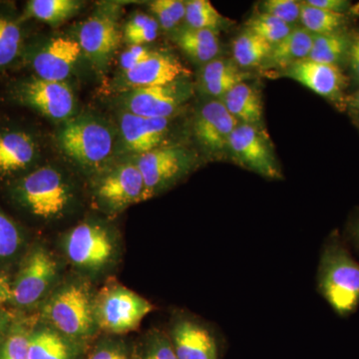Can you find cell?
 Here are the masks:
<instances>
[{"label": "cell", "instance_id": "cell-1", "mask_svg": "<svg viewBox=\"0 0 359 359\" xmlns=\"http://www.w3.org/2000/svg\"><path fill=\"white\" fill-rule=\"evenodd\" d=\"M316 289L339 318H349L358 311L359 263L337 231L321 247Z\"/></svg>", "mask_w": 359, "mask_h": 359}, {"label": "cell", "instance_id": "cell-2", "mask_svg": "<svg viewBox=\"0 0 359 359\" xmlns=\"http://www.w3.org/2000/svg\"><path fill=\"white\" fill-rule=\"evenodd\" d=\"M16 196L34 216L59 218L69 207L70 187L62 174L52 167H41L25 175L15 188Z\"/></svg>", "mask_w": 359, "mask_h": 359}, {"label": "cell", "instance_id": "cell-3", "mask_svg": "<svg viewBox=\"0 0 359 359\" xmlns=\"http://www.w3.org/2000/svg\"><path fill=\"white\" fill-rule=\"evenodd\" d=\"M153 309L147 299L120 285H108L93 301L96 325L111 334L136 330Z\"/></svg>", "mask_w": 359, "mask_h": 359}, {"label": "cell", "instance_id": "cell-4", "mask_svg": "<svg viewBox=\"0 0 359 359\" xmlns=\"http://www.w3.org/2000/svg\"><path fill=\"white\" fill-rule=\"evenodd\" d=\"M45 316L58 332L81 339L95 327L93 299L85 283H68L52 295L45 306Z\"/></svg>", "mask_w": 359, "mask_h": 359}, {"label": "cell", "instance_id": "cell-5", "mask_svg": "<svg viewBox=\"0 0 359 359\" xmlns=\"http://www.w3.org/2000/svg\"><path fill=\"white\" fill-rule=\"evenodd\" d=\"M66 154L85 166H97L112 154L114 138L103 123L90 118L71 120L59 133Z\"/></svg>", "mask_w": 359, "mask_h": 359}, {"label": "cell", "instance_id": "cell-6", "mask_svg": "<svg viewBox=\"0 0 359 359\" xmlns=\"http://www.w3.org/2000/svg\"><path fill=\"white\" fill-rule=\"evenodd\" d=\"M228 150L240 166L271 180L283 178L269 139L259 126L238 123L231 135Z\"/></svg>", "mask_w": 359, "mask_h": 359}, {"label": "cell", "instance_id": "cell-7", "mask_svg": "<svg viewBox=\"0 0 359 359\" xmlns=\"http://www.w3.org/2000/svg\"><path fill=\"white\" fill-rule=\"evenodd\" d=\"M136 165L143 177L149 200L188 173L193 161L185 149L158 147L140 155Z\"/></svg>", "mask_w": 359, "mask_h": 359}, {"label": "cell", "instance_id": "cell-8", "mask_svg": "<svg viewBox=\"0 0 359 359\" xmlns=\"http://www.w3.org/2000/svg\"><path fill=\"white\" fill-rule=\"evenodd\" d=\"M13 94L18 102L50 119L65 120L75 109L74 94L65 82L32 78L16 85Z\"/></svg>", "mask_w": 359, "mask_h": 359}, {"label": "cell", "instance_id": "cell-9", "mask_svg": "<svg viewBox=\"0 0 359 359\" xmlns=\"http://www.w3.org/2000/svg\"><path fill=\"white\" fill-rule=\"evenodd\" d=\"M65 249L71 263L92 271L107 266L115 252L109 231L91 223L75 226L66 238Z\"/></svg>", "mask_w": 359, "mask_h": 359}, {"label": "cell", "instance_id": "cell-10", "mask_svg": "<svg viewBox=\"0 0 359 359\" xmlns=\"http://www.w3.org/2000/svg\"><path fill=\"white\" fill-rule=\"evenodd\" d=\"M179 359H219V339L211 325L184 313H176L168 335Z\"/></svg>", "mask_w": 359, "mask_h": 359}, {"label": "cell", "instance_id": "cell-11", "mask_svg": "<svg viewBox=\"0 0 359 359\" xmlns=\"http://www.w3.org/2000/svg\"><path fill=\"white\" fill-rule=\"evenodd\" d=\"M192 94L183 80L163 86L132 89L125 97L127 112L148 118L169 119Z\"/></svg>", "mask_w": 359, "mask_h": 359}, {"label": "cell", "instance_id": "cell-12", "mask_svg": "<svg viewBox=\"0 0 359 359\" xmlns=\"http://www.w3.org/2000/svg\"><path fill=\"white\" fill-rule=\"evenodd\" d=\"M57 271V263L47 250L41 248L33 250L13 285V301L18 306H32L50 287Z\"/></svg>", "mask_w": 359, "mask_h": 359}, {"label": "cell", "instance_id": "cell-13", "mask_svg": "<svg viewBox=\"0 0 359 359\" xmlns=\"http://www.w3.org/2000/svg\"><path fill=\"white\" fill-rule=\"evenodd\" d=\"M96 196L111 211H120L148 200L145 183L136 163L121 165L106 174L97 185Z\"/></svg>", "mask_w": 359, "mask_h": 359}, {"label": "cell", "instance_id": "cell-14", "mask_svg": "<svg viewBox=\"0 0 359 359\" xmlns=\"http://www.w3.org/2000/svg\"><path fill=\"white\" fill-rule=\"evenodd\" d=\"M238 125V120L217 99L201 107L194 122V134L205 151L218 154L228 150L231 135Z\"/></svg>", "mask_w": 359, "mask_h": 359}, {"label": "cell", "instance_id": "cell-15", "mask_svg": "<svg viewBox=\"0 0 359 359\" xmlns=\"http://www.w3.org/2000/svg\"><path fill=\"white\" fill-rule=\"evenodd\" d=\"M82 52L76 40L58 37L36 49L30 61L40 79L65 82L74 69Z\"/></svg>", "mask_w": 359, "mask_h": 359}, {"label": "cell", "instance_id": "cell-16", "mask_svg": "<svg viewBox=\"0 0 359 359\" xmlns=\"http://www.w3.org/2000/svg\"><path fill=\"white\" fill-rule=\"evenodd\" d=\"M283 76L299 82L309 90L332 101H340L346 78L339 66L302 60L283 72Z\"/></svg>", "mask_w": 359, "mask_h": 359}, {"label": "cell", "instance_id": "cell-17", "mask_svg": "<svg viewBox=\"0 0 359 359\" xmlns=\"http://www.w3.org/2000/svg\"><path fill=\"white\" fill-rule=\"evenodd\" d=\"M188 75L190 71L174 56L153 52L140 65L123 72V80L130 88L137 89L174 83Z\"/></svg>", "mask_w": 359, "mask_h": 359}, {"label": "cell", "instance_id": "cell-18", "mask_svg": "<svg viewBox=\"0 0 359 359\" xmlns=\"http://www.w3.org/2000/svg\"><path fill=\"white\" fill-rule=\"evenodd\" d=\"M78 42L94 63L105 65L119 45L117 23L107 16H93L80 27Z\"/></svg>", "mask_w": 359, "mask_h": 359}, {"label": "cell", "instance_id": "cell-19", "mask_svg": "<svg viewBox=\"0 0 359 359\" xmlns=\"http://www.w3.org/2000/svg\"><path fill=\"white\" fill-rule=\"evenodd\" d=\"M169 119L148 118L124 112L120 128L125 146L132 152L144 154L159 147L169 128Z\"/></svg>", "mask_w": 359, "mask_h": 359}, {"label": "cell", "instance_id": "cell-20", "mask_svg": "<svg viewBox=\"0 0 359 359\" xmlns=\"http://www.w3.org/2000/svg\"><path fill=\"white\" fill-rule=\"evenodd\" d=\"M39 157L34 138L21 130L0 132V175H13L25 171Z\"/></svg>", "mask_w": 359, "mask_h": 359}, {"label": "cell", "instance_id": "cell-21", "mask_svg": "<svg viewBox=\"0 0 359 359\" xmlns=\"http://www.w3.org/2000/svg\"><path fill=\"white\" fill-rule=\"evenodd\" d=\"M248 77L249 74L241 69L235 61L216 58L205 63L201 72L200 82L205 94L219 100Z\"/></svg>", "mask_w": 359, "mask_h": 359}, {"label": "cell", "instance_id": "cell-22", "mask_svg": "<svg viewBox=\"0 0 359 359\" xmlns=\"http://www.w3.org/2000/svg\"><path fill=\"white\" fill-rule=\"evenodd\" d=\"M313 37L304 28H292L287 36L273 45L263 66L285 71L299 61L306 60L313 47Z\"/></svg>", "mask_w": 359, "mask_h": 359}, {"label": "cell", "instance_id": "cell-23", "mask_svg": "<svg viewBox=\"0 0 359 359\" xmlns=\"http://www.w3.org/2000/svg\"><path fill=\"white\" fill-rule=\"evenodd\" d=\"M219 100L238 123L259 126L263 119L261 93L245 81L236 85Z\"/></svg>", "mask_w": 359, "mask_h": 359}, {"label": "cell", "instance_id": "cell-24", "mask_svg": "<svg viewBox=\"0 0 359 359\" xmlns=\"http://www.w3.org/2000/svg\"><path fill=\"white\" fill-rule=\"evenodd\" d=\"M176 42L189 57L205 65L216 59L221 50L218 33L212 30L187 28L177 34Z\"/></svg>", "mask_w": 359, "mask_h": 359}, {"label": "cell", "instance_id": "cell-25", "mask_svg": "<svg viewBox=\"0 0 359 359\" xmlns=\"http://www.w3.org/2000/svg\"><path fill=\"white\" fill-rule=\"evenodd\" d=\"M30 359H73L74 353L69 342L57 330L44 328L29 337Z\"/></svg>", "mask_w": 359, "mask_h": 359}, {"label": "cell", "instance_id": "cell-26", "mask_svg": "<svg viewBox=\"0 0 359 359\" xmlns=\"http://www.w3.org/2000/svg\"><path fill=\"white\" fill-rule=\"evenodd\" d=\"M351 44V37L341 30L330 34L314 35L308 60L339 66L344 59H347Z\"/></svg>", "mask_w": 359, "mask_h": 359}, {"label": "cell", "instance_id": "cell-27", "mask_svg": "<svg viewBox=\"0 0 359 359\" xmlns=\"http://www.w3.org/2000/svg\"><path fill=\"white\" fill-rule=\"evenodd\" d=\"M271 49L273 45L245 29L233 41V61L241 68L259 67L268 60Z\"/></svg>", "mask_w": 359, "mask_h": 359}, {"label": "cell", "instance_id": "cell-28", "mask_svg": "<svg viewBox=\"0 0 359 359\" xmlns=\"http://www.w3.org/2000/svg\"><path fill=\"white\" fill-rule=\"evenodd\" d=\"M80 4L74 0H32L27 2L25 13L49 25H58L72 18Z\"/></svg>", "mask_w": 359, "mask_h": 359}, {"label": "cell", "instance_id": "cell-29", "mask_svg": "<svg viewBox=\"0 0 359 359\" xmlns=\"http://www.w3.org/2000/svg\"><path fill=\"white\" fill-rule=\"evenodd\" d=\"M299 21L302 28L313 35L330 34L340 32L346 22V14L330 13L302 2Z\"/></svg>", "mask_w": 359, "mask_h": 359}, {"label": "cell", "instance_id": "cell-30", "mask_svg": "<svg viewBox=\"0 0 359 359\" xmlns=\"http://www.w3.org/2000/svg\"><path fill=\"white\" fill-rule=\"evenodd\" d=\"M23 32L13 16L0 13V69L14 62L22 50Z\"/></svg>", "mask_w": 359, "mask_h": 359}, {"label": "cell", "instance_id": "cell-31", "mask_svg": "<svg viewBox=\"0 0 359 359\" xmlns=\"http://www.w3.org/2000/svg\"><path fill=\"white\" fill-rule=\"evenodd\" d=\"M185 20L189 28L212 30L216 32L226 21L209 0H192L186 2Z\"/></svg>", "mask_w": 359, "mask_h": 359}, {"label": "cell", "instance_id": "cell-32", "mask_svg": "<svg viewBox=\"0 0 359 359\" xmlns=\"http://www.w3.org/2000/svg\"><path fill=\"white\" fill-rule=\"evenodd\" d=\"M247 30L273 46L287 36L292 30V26L259 11L247 21Z\"/></svg>", "mask_w": 359, "mask_h": 359}, {"label": "cell", "instance_id": "cell-33", "mask_svg": "<svg viewBox=\"0 0 359 359\" xmlns=\"http://www.w3.org/2000/svg\"><path fill=\"white\" fill-rule=\"evenodd\" d=\"M261 13L269 14L290 26L299 21L302 2L294 0H266L262 2Z\"/></svg>", "mask_w": 359, "mask_h": 359}, {"label": "cell", "instance_id": "cell-34", "mask_svg": "<svg viewBox=\"0 0 359 359\" xmlns=\"http://www.w3.org/2000/svg\"><path fill=\"white\" fill-rule=\"evenodd\" d=\"M141 359H179V358L175 353L169 337L164 332L154 330L146 339Z\"/></svg>", "mask_w": 359, "mask_h": 359}, {"label": "cell", "instance_id": "cell-35", "mask_svg": "<svg viewBox=\"0 0 359 359\" xmlns=\"http://www.w3.org/2000/svg\"><path fill=\"white\" fill-rule=\"evenodd\" d=\"M20 242V233L16 224L0 212V259L15 254Z\"/></svg>", "mask_w": 359, "mask_h": 359}, {"label": "cell", "instance_id": "cell-36", "mask_svg": "<svg viewBox=\"0 0 359 359\" xmlns=\"http://www.w3.org/2000/svg\"><path fill=\"white\" fill-rule=\"evenodd\" d=\"M28 342L29 335L25 330L11 332L0 349V359H30Z\"/></svg>", "mask_w": 359, "mask_h": 359}, {"label": "cell", "instance_id": "cell-37", "mask_svg": "<svg viewBox=\"0 0 359 359\" xmlns=\"http://www.w3.org/2000/svg\"><path fill=\"white\" fill-rule=\"evenodd\" d=\"M152 53L153 51L146 46H139V45L130 46L127 50L123 52L121 57H120V65H121L123 72L134 69L144 61L147 60Z\"/></svg>", "mask_w": 359, "mask_h": 359}, {"label": "cell", "instance_id": "cell-38", "mask_svg": "<svg viewBox=\"0 0 359 359\" xmlns=\"http://www.w3.org/2000/svg\"><path fill=\"white\" fill-rule=\"evenodd\" d=\"M159 26V23L154 18V20L151 21L149 25L144 26L143 28L137 30V32L131 33V34L125 35L124 39L131 46H133V45L145 46V44L151 43L157 39Z\"/></svg>", "mask_w": 359, "mask_h": 359}, {"label": "cell", "instance_id": "cell-39", "mask_svg": "<svg viewBox=\"0 0 359 359\" xmlns=\"http://www.w3.org/2000/svg\"><path fill=\"white\" fill-rule=\"evenodd\" d=\"M88 359H130L126 351L116 344H103L90 354Z\"/></svg>", "mask_w": 359, "mask_h": 359}, {"label": "cell", "instance_id": "cell-40", "mask_svg": "<svg viewBox=\"0 0 359 359\" xmlns=\"http://www.w3.org/2000/svg\"><path fill=\"white\" fill-rule=\"evenodd\" d=\"M304 2L316 8L340 14H346L351 6V2L346 0H306Z\"/></svg>", "mask_w": 359, "mask_h": 359}, {"label": "cell", "instance_id": "cell-41", "mask_svg": "<svg viewBox=\"0 0 359 359\" xmlns=\"http://www.w3.org/2000/svg\"><path fill=\"white\" fill-rule=\"evenodd\" d=\"M150 9L155 15V20L159 23L161 27L165 30H170L177 26L173 18H171L166 9L160 4V0H156L150 4Z\"/></svg>", "mask_w": 359, "mask_h": 359}, {"label": "cell", "instance_id": "cell-42", "mask_svg": "<svg viewBox=\"0 0 359 359\" xmlns=\"http://www.w3.org/2000/svg\"><path fill=\"white\" fill-rule=\"evenodd\" d=\"M160 4L166 9L177 25L185 20L186 2L180 0H160Z\"/></svg>", "mask_w": 359, "mask_h": 359}, {"label": "cell", "instance_id": "cell-43", "mask_svg": "<svg viewBox=\"0 0 359 359\" xmlns=\"http://www.w3.org/2000/svg\"><path fill=\"white\" fill-rule=\"evenodd\" d=\"M351 72L355 81L359 83V32L351 39V48L347 56Z\"/></svg>", "mask_w": 359, "mask_h": 359}, {"label": "cell", "instance_id": "cell-44", "mask_svg": "<svg viewBox=\"0 0 359 359\" xmlns=\"http://www.w3.org/2000/svg\"><path fill=\"white\" fill-rule=\"evenodd\" d=\"M346 242L359 254V216L349 224L348 228H347Z\"/></svg>", "mask_w": 359, "mask_h": 359}, {"label": "cell", "instance_id": "cell-45", "mask_svg": "<svg viewBox=\"0 0 359 359\" xmlns=\"http://www.w3.org/2000/svg\"><path fill=\"white\" fill-rule=\"evenodd\" d=\"M8 301H13V285L6 276H0V304Z\"/></svg>", "mask_w": 359, "mask_h": 359}, {"label": "cell", "instance_id": "cell-46", "mask_svg": "<svg viewBox=\"0 0 359 359\" xmlns=\"http://www.w3.org/2000/svg\"><path fill=\"white\" fill-rule=\"evenodd\" d=\"M351 102L353 104L354 109L358 110L359 112V90L354 94L353 98H351Z\"/></svg>", "mask_w": 359, "mask_h": 359}, {"label": "cell", "instance_id": "cell-47", "mask_svg": "<svg viewBox=\"0 0 359 359\" xmlns=\"http://www.w3.org/2000/svg\"><path fill=\"white\" fill-rule=\"evenodd\" d=\"M2 330H4V320L0 318V337H1Z\"/></svg>", "mask_w": 359, "mask_h": 359}]
</instances>
